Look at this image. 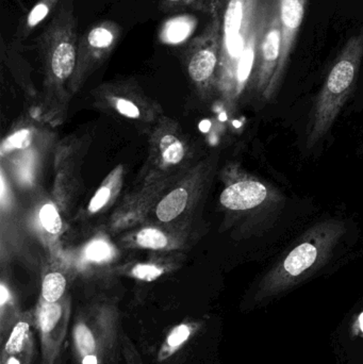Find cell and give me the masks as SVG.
I'll use <instances>...</instances> for the list:
<instances>
[{"label": "cell", "instance_id": "f1b7e54d", "mask_svg": "<svg viewBox=\"0 0 363 364\" xmlns=\"http://www.w3.org/2000/svg\"><path fill=\"white\" fill-rule=\"evenodd\" d=\"M83 364H97V358L94 355H89L85 356L82 361Z\"/></svg>", "mask_w": 363, "mask_h": 364}, {"label": "cell", "instance_id": "e0dca14e", "mask_svg": "<svg viewBox=\"0 0 363 364\" xmlns=\"http://www.w3.org/2000/svg\"><path fill=\"white\" fill-rule=\"evenodd\" d=\"M139 245L151 250H162L168 245V239L161 231L153 228L143 229L136 237Z\"/></svg>", "mask_w": 363, "mask_h": 364}, {"label": "cell", "instance_id": "ac0fdd59", "mask_svg": "<svg viewBox=\"0 0 363 364\" xmlns=\"http://www.w3.org/2000/svg\"><path fill=\"white\" fill-rule=\"evenodd\" d=\"M40 218L44 228L51 235H57L61 231L62 220L55 205H45L40 209Z\"/></svg>", "mask_w": 363, "mask_h": 364}, {"label": "cell", "instance_id": "52a82bcc", "mask_svg": "<svg viewBox=\"0 0 363 364\" xmlns=\"http://www.w3.org/2000/svg\"><path fill=\"white\" fill-rule=\"evenodd\" d=\"M121 36V28L113 21H102L90 27L79 38L76 68L74 74L102 62L112 53Z\"/></svg>", "mask_w": 363, "mask_h": 364}, {"label": "cell", "instance_id": "cb8c5ba5", "mask_svg": "<svg viewBox=\"0 0 363 364\" xmlns=\"http://www.w3.org/2000/svg\"><path fill=\"white\" fill-rule=\"evenodd\" d=\"M190 333L191 331L187 325H180V326L176 327L168 336V346L170 348H177V346H181L190 337Z\"/></svg>", "mask_w": 363, "mask_h": 364}, {"label": "cell", "instance_id": "9c48e42d", "mask_svg": "<svg viewBox=\"0 0 363 364\" xmlns=\"http://www.w3.org/2000/svg\"><path fill=\"white\" fill-rule=\"evenodd\" d=\"M268 196V190L258 181H241L224 190L221 203L228 209L247 210L257 207Z\"/></svg>", "mask_w": 363, "mask_h": 364}, {"label": "cell", "instance_id": "836d02e7", "mask_svg": "<svg viewBox=\"0 0 363 364\" xmlns=\"http://www.w3.org/2000/svg\"><path fill=\"white\" fill-rule=\"evenodd\" d=\"M234 125L236 126V127H240L241 124L239 123V122H234Z\"/></svg>", "mask_w": 363, "mask_h": 364}, {"label": "cell", "instance_id": "8992f818", "mask_svg": "<svg viewBox=\"0 0 363 364\" xmlns=\"http://www.w3.org/2000/svg\"><path fill=\"white\" fill-rule=\"evenodd\" d=\"M321 257L320 243L306 241L296 246L283 262L264 279L262 297L272 296L286 290L317 263Z\"/></svg>", "mask_w": 363, "mask_h": 364}, {"label": "cell", "instance_id": "d6986e66", "mask_svg": "<svg viewBox=\"0 0 363 364\" xmlns=\"http://www.w3.org/2000/svg\"><path fill=\"white\" fill-rule=\"evenodd\" d=\"M29 331V324L26 322L17 323L16 326L13 329L8 342H6V350L9 354H17L23 348L26 338Z\"/></svg>", "mask_w": 363, "mask_h": 364}, {"label": "cell", "instance_id": "d6a6232c", "mask_svg": "<svg viewBox=\"0 0 363 364\" xmlns=\"http://www.w3.org/2000/svg\"><path fill=\"white\" fill-rule=\"evenodd\" d=\"M4 177L1 176V197H2V200H4Z\"/></svg>", "mask_w": 363, "mask_h": 364}, {"label": "cell", "instance_id": "3957f363", "mask_svg": "<svg viewBox=\"0 0 363 364\" xmlns=\"http://www.w3.org/2000/svg\"><path fill=\"white\" fill-rule=\"evenodd\" d=\"M78 25L72 0H63L53 13L36 46L53 80L62 82L74 74L78 48Z\"/></svg>", "mask_w": 363, "mask_h": 364}, {"label": "cell", "instance_id": "e575fe53", "mask_svg": "<svg viewBox=\"0 0 363 364\" xmlns=\"http://www.w3.org/2000/svg\"><path fill=\"white\" fill-rule=\"evenodd\" d=\"M220 119H223V121H224V119H226V115L225 114L221 115V117H220Z\"/></svg>", "mask_w": 363, "mask_h": 364}, {"label": "cell", "instance_id": "83f0119b", "mask_svg": "<svg viewBox=\"0 0 363 364\" xmlns=\"http://www.w3.org/2000/svg\"><path fill=\"white\" fill-rule=\"evenodd\" d=\"M9 297H10V295H9L8 290H6L4 284H1V286H0V305H1V307H4Z\"/></svg>", "mask_w": 363, "mask_h": 364}, {"label": "cell", "instance_id": "484cf974", "mask_svg": "<svg viewBox=\"0 0 363 364\" xmlns=\"http://www.w3.org/2000/svg\"><path fill=\"white\" fill-rule=\"evenodd\" d=\"M117 108L125 117L136 119L140 115L138 107L134 102L128 100H124V98H119L117 100Z\"/></svg>", "mask_w": 363, "mask_h": 364}, {"label": "cell", "instance_id": "4316f807", "mask_svg": "<svg viewBox=\"0 0 363 364\" xmlns=\"http://www.w3.org/2000/svg\"><path fill=\"white\" fill-rule=\"evenodd\" d=\"M30 164H23L21 168V177L23 181L30 182L32 179L31 171H29Z\"/></svg>", "mask_w": 363, "mask_h": 364}, {"label": "cell", "instance_id": "9a60e30c", "mask_svg": "<svg viewBox=\"0 0 363 364\" xmlns=\"http://www.w3.org/2000/svg\"><path fill=\"white\" fill-rule=\"evenodd\" d=\"M61 306L55 303H46L40 306L38 310V324L43 333H48L57 326L60 318H61Z\"/></svg>", "mask_w": 363, "mask_h": 364}, {"label": "cell", "instance_id": "7402d4cb", "mask_svg": "<svg viewBox=\"0 0 363 364\" xmlns=\"http://www.w3.org/2000/svg\"><path fill=\"white\" fill-rule=\"evenodd\" d=\"M163 271L156 265L138 264L132 269V275L145 282H153L162 275Z\"/></svg>", "mask_w": 363, "mask_h": 364}, {"label": "cell", "instance_id": "f546056e", "mask_svg": "<svg viewBox=\"0 0 363 364\" xmlns=\"http://www.w3.org/2000/svg\"><path fill=\"white\" fill-rule=\"evenodd\" d=\"M210 127L211 123L209 121H202V123L200 124V132H208Z\"/></svg>", "mask_w": 363, "mask_h": 364}, {"label": "cell", "instance_id": "44dd1931", "mask_svg": "<svg viewBox=\"0 0 363 364\" xmlns=\"http://www.w3.org/2000/svg\"><path fill=\"white\" fill-rule=\"evenodd\" d=\"M112 247L107 242L98 240V241L92 242L89 244L85 250L87 258L95 262H102V261L108 260L112 257Z\"/></svg>", "mask_w": 363, "mask_h": 364}, {"label": "cell", "instance_id": "4dcf8cb0", "mask_svg": "<svg viewBox=\"0 0 363 364\" xmlns=\"http://www.w3.org/2000/svg\"><path fill=\"white\" fill-rule=\"evenodd\" d=\"M357 327L358 331H359L360 333H362L363 335V312L362 314H360L359 318H358Z\"/></svg>", "mask_w": 363, "mask_h": 364}, {"label": "cell", "instance_id": "603a6c76", "mask_svg": "<svg viewBox=\"0 0 363 364\" xmlns=\"http://www.w3.org/2000/svg\"><path fill=\"white\" fill-rule=\"evenodd\" d=\"M30 142H31V134H30V132L28 130H21V132H16V134H13V136L8 139L2 149H27L30 145Z\"/></svg>", "mask_w": 363, "mask_h": 364}, {"label": "cell", "instance_id": "2e32d148", "mask_svg": "<svg viewBox=\"0 0 363 364\" xmlns=\"http://www.w3.org/2000/svg\"><path fill=\"white\" fill-rule=\"evenodd\" d=\"M162 157L170 164H179L185 155V149L178 139L174 136H166L160 142Z\"/></svg>", "mask_w": 363, "mask_h": 364}, {"label": "cell", "instance_id": "d4e9b609", "mask_svg": "<svg viewBox=\"0 0 363 364\" xmlns=\"http://www.w3.org/2000/svg\"><path fill=\"white\" fill-rule=\"evenodd\" d=\"M109 197H110V190L106 186L100 188L90 203V211L97 212L98 210L102 209L108 201Z\"/></svg>", "mask_w": 363, "mask_h": 364}, {"label": "cell", "instance_id": "5bb4252c", "mask_svg": "<svg viewBox=\"0 0 363 364\" xmlns=\"http://www.w3.org/2000/svg\"><path fill=\"white\" fill-rule=\"evenodd\" d=\"M66 280L60 273H51L45 277L42 293L45 301L55 303L63 295Z\"/></svg>", "mask_w": 363, "mask_h": 364}, {"label": "cell", "instance_id": "8fae6325", "mask_svg": "<svg viewBox=\"0 0 363 364\" xmlns=\"http://www.w3.org/2000/svg\"><path fill=\"white\" fill-rule=\"evenodd\" d=\"M226 4L227 0H160L159 6L164 12L191 9L213 17L223 14Z\"/></svg>", "mask_w": 363, "mask_h": 364}, {"label": "cell", "instance_id": "277c9868", "mask_svg": "<svg viewBox=\"0 0 363 364\" xmlns=\"http://www.w3.org/2000/svg\"><path fill=\"white\" fill-rule=\"evenodd\" d=\"M223 14L211 17L202 33L185 45L188 73L194 82H207L217 70L222 53Z\"/></svg>", "mask_w": 363, "mask_h": 364}, {"label": "cell", "instance_id": "7a4b0ae2", "mask_svg": "<svg viewBox=\"0 0 363 364\" xmlns=\"http://www.w3.org/2000/svg\"><path fill=\"white\" fill-rule=\"evenodd\" d=\"M363 59V28L345 43L326 79L308 129V147L330 129L353 89Z\"/></svg>", "mask_w": 363, "mask_h": 364}, {"label": "cell", "instance_id": "30bf717a", "mask_svg": "<svg viewBox=\"0 0 363 364\" xmlns=\"http://www.w3.org/2000/svg\"><path fill=\"white\" fill-rule=\"evenodd\" d=\"M197 19L192 15L173 17L163 23L160 31V40L166 44H178L185 42L195 30Z\"/></svg>", "mask_w": 363, "mask_h": 364}, {"label": "cell", "instance_id": "1f68e13d", "mask_svg": "<svg viewBox=\"0 0 363 364\" xmlns=\"http://www.w3.org/2000/svg\"><path fill=\"white\" fill-rule=\"evenodd\" d=\"M6 364H21L16 358H10Z\"/></svg>", "mask_w": 363, "mask_h": 364}, {"label": "cell", "instance_id": "6da1fadb", "mask_svg": "<svg viewBox=\"0 0 363 364\" xmlns=\"http://www.w3.org/2000/svg\"><path fill=\"white\" fill-rule=\"evenodd\" d=\"M266 0H227L223 14L221 58L239 87L257 63Z\"/></svg>", "mask_w": 363, "mask_h": 364}, {"label": "cell", "instance_id": "ffe728a7", "mask_svg": "<svg viewBox=\"0 0 363 364\" xmlns=\"http://www.w3.org/2000/svg\"><path fill=\"white\" fill-rule=\"evenodd\" d=\"M75 339L83 356H89L95 350L96 343L91 331L85 325H79L75 331Z\"/></svg>", "mask_w": 363, "mask_h": 364}, {"label": "cell", "instance_id": "5b68a950", "mask_svg": "<svg viewBox=\"0 0 363 364\" xmlns=\"http://www.w3.org/2000/svg\"><path fill=\"white\" fill-rule=\"evenodd\" d=\"M281 51V23L278 0H266L257 53V83L266 97Z\"/></svg>", "mask_w": 363, "mask_h": 364}, {"label": "cell", "instance_id": "7c38bea8", "mask_svg": "<svg viewBox=\"0 0 363 364\" xmlns=\"http://www.w3.org/2000/svg\"><path fill=\"white\" fill-rule=\"evenodd\" d=\"M62 2L63 0H38L21 23L17 36L21 38H27L53 11L61 6Z\"/></svg>", "mask_w": 363, "mask_h": 364}, {"label": "cell", "instance_id": "ba28073f", "mask_svg": "<svg viewBox=\"0 0 363 364\" xmlns=\"http://www.w3.org/2000/svg\"><path fill=\"white\" fill-rule=\"evenodd\" d=\"M279 16L281 23V51L274 78L271 82L266 98H270L276 91L285 74L300 26L304 21L307 0H278Z\"/></svg>", "mask_w": 363, "mask_h": 364}, {"label": "cell", "instance_id": "4fadbf2b", "mask_svg": "<svg viewBox=\"0 0 363 364\" xmlns=\"http://www.w3.org/2000/svg\"><path fill=\"white\" fill-rule=\"evenodd\" d=\"M188 203V193L183 188H177L162 199L157 207V216L162 222H170L183 213Z\"/></svg>", "mask_w": 363, "mask_h": 364}]
</instances>
